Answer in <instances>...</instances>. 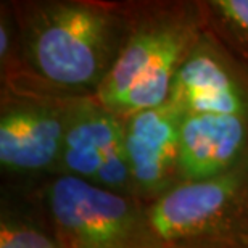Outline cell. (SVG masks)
<instances>
[{"mask_svg":"<svg viewBox=\"0 0 248 248\" xmlns=\"http://www.w3.org/2000/svg\"><path fill=\"white\" fill-rule=\"evenodd\" d=\"M12 8L26 66L60 91L95 95L126 42V2L24 0Z\"/></svg>","mask_w":248,"mask_h":248,"instance_id":"6da1fadb","label":"cell"},{"mask_svg":"<svg viewBox=\"0 0 248 248\" xmlns=\"http://www.w3.org/2000/svg\"><path fill=\"white\" fill-rule=\"evenodd\" d=\"M123 50L95 93L120 120L170 100L177 71L208 28L205 0L126 2Z\"/></svg>","mask_w":248,"mask_h":248,"instance_id":"7a4b0ae2","label":"cell"},{"mask_svg":"<svg viewBox=\"0 0 248 248\" xmlns=\"http://www.w3.org/2000/svg\"><path fill=\"white\" fill-rule=\"evenodd\" d=\"M41 200L52 234L64 248H168L153 229L147 203L87 181L50 176Z\"/></svg>","mask_w":248,"mask_h":248,"instance_id":"3957f363","label":"cell"},{"mask_svg":"<svg viewBox=\"0 0 248 248\" xmlns=\"http://www.w3.org/2000/svg\"><path fill=\"white\" fill-rule=\"evenodd\" d=\"M76 97L44 82L29 68L2 78L0 165L5 171L55 176Z\"/></svg>","mask_w":248,"mask_h":248,"instance_id":"277c9868","label":"cell"},{"mask_svg":"<svg viewBox=\"0 0 248 248\" xmlns=\"http://www.w3.org/2000/svg\"><path fill=\"white\" fill-rule=\"evenodd\" d=\"M147 210L168 245L221 237L248 247V160L210 179L177 184Z\"/></svg>","mask_w":248,"mask_h":248,"instance_id":"5b68a950","label":"cell"},{"mask_svg":"<svg viewBox=\"0 0 248 248\" xmlns=\"http://www.w3.org/2000/svg\"><path fill=\"white\" fill-rule=\"evenodd\" d=\"M186 110L171 98L123 118V145L139 200L152 203L181 184L179 137Z\"/></svg>","mask_w":248,"mask_h":248,"instance_id":"8992f818","label":"cell"},{"mask_svg":"<svg viewBox=\"0 0 248 248\" xmlns=\"http://www.w3.org/2000/svg\"><path fill=\"white\" fill-rule=\"evenodd\" d=\"M170 98L186 113L248 120V66L208 31L177 71Z\"/></svg>","mask_w":248,"mask_h":248,"instance_id":"52a82bcc","label":"cell"},{"mask_svg":"<svg viewBox=\"0 0 248 248\" xmlns=\"http://www.w3.org/2000/svg\"><path fill=\"white\" fill-rule=\"evenodd\" d=\"M248 160V120L217 113H187L181 124L179 179H210Z\"/></svg>","mask_w":248,"mask_h":248,"instance_id":"ba28073f","label":"cell"},{"mask_svg":"<svg viewBox=\"0 0 248 248\" xmlns=\"http://www.w3.org/2000/svg\"><path fill=\"white\" fill-rule=\"evenodd\" d=\"M123 145V121L95 95L74 98L55 176L93 182L107 155Z\"/></svg>","mask_w":248,"mask_h":248,"instance_id":"9c48e42d","label":"cell"},{"mask_svg":"<svg viewBox=\"0 0 248 248\" xmlns=\"http://www.w3.org/2000/svg\"><path fill=\"white\" fill-rule=\"evenodd\" d=\"M208 31L248 66V0H205Z\"/></svg>","mask_w":248,"mask_h":248,"instance_id":"30bf717a","label":"cell"},{"mask_svg":"<svg viewBox=\"0 0 248 248\" xmlns=\"http://www.w3.org/2000/svg\"><path fill=\"white\" fill-rule=\"evenodd\" d=\"M0 248H64L55 235L31 221L3 211L0 221Z\"/></svg>","mask_w":248,"mask_h":248,"instance_id":"8fae6325","label":"cell"},{"mask_svg":"<svg viewBox=\"0 0 248 248\" xmlns=\"http://www.w3.org/2000/svg\"><path fill=\"white\" fill-rule=\"evenodd\" d=\"M168 248H248L232 239H221V237H203V239H190L184 242H176Z\"/></svg>","mask_w":248,"mask_h":248,"instance_id":"7c38bea8","label":"cell"}]
</instances>
